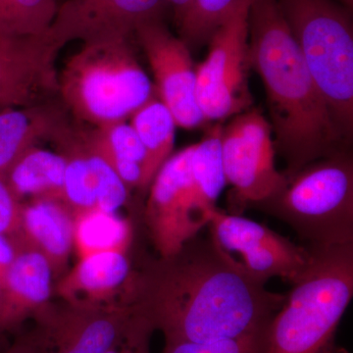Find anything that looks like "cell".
<instances>
[{
  "instance_id": "1",
  "label": "cell",
  "mask_w": 353,
  "mask_h": 353,
  "mask_svg": "<svg viewBox=\"0 0 353 353\" xmlns=\"http://www.w3.org/2000/svg\"><path fill=\"white\" fill-rule=\"evenodd\" d=\"M209 233L132 272L125 303L165 343H209L268 328L285 294L270 292Z\"/></svg>"
},
{
  "instance_id": "2",
  "label": "cell",
  "mask_w": 353,
  "mask_h": 353,
  "mask_svg": "<svg viewBox=\"0 0 353 353\" xmlns=\"http://www.w3.org/2000/svg\"><path fill=\"white\" fill-rule=\"evenodd\" d=\"M250 68L266 90L274 146L288 180L307 165L347 152V143L306 66L277 0H252L248 17Z\"/></svg>"
},
{
  "instance_id": "3",
  "label": "cell",
  "mask_w": 353,
  "mask_h": 353,
  "mask_svg": "<svg viewBox=\"0 0 353 353\" xmlns=\"http://www.w3.org/2000/svg\"><path fill=\"white\" fill-rule=\"evenodd\" d=\"M308 250L307 270L269 324L266 353H332L353 296V243Z\"/></svg>"
},
{
  "instance_id": "4",
  "label": "cell",
  "mask_w": 353,
  "mask_h": 353,
  "mask_svg": "<svg viewBox=\"0 0 353 353\" xmlns=\"http://www.w3.org/2000/svg\"><path fill=\"white\" fill-rule=\"evenodd\" d=\"M282 192L250 206L289 225L306 248L353 243V162L348 152L304 167Z\"/></svg>"
},
{
  "instance_id": "5",
  "label": "cell",
  "mask_w": 353,
  "mask_h": 353,
  "mask_svg": "<svg viewBox=\"0 0 353 353\" xmlns=\"http://www.w3.org/2000/svg\"><path fill=\"white\" fill-rule=\"evenodd\" d=\"M334 122L350 141L353 125V30L334 0H277Z\"/></svg>"
},
{
  "instance_id": "6",
  "label": "cell",
  "mask_w": 353,
  "mask_h": 353,
  "mask_svg": "<svg viewBox=\"0 0 353 353\" xmlns=\"http://www.w3.org/2000/svg\"><path fill=\"white\" fill-rule=\"evenodd\" d=\"M58 82L67 108L97 128L131 117L154 92L128 41L83 44Z\"/></svg>"
},
{
  "instance_id": "7",
  "label": "cell",
  "mask_w": 353,
  "mask_h": 353,
  "mask_svg": "<svg viewBox=\"0 0 353 353\" xmlns=\"http://www.w3.org/2000/svg\"><path fill=\"white\" fill-rule=\"evenodd\" d=\"M252 0H241L213 32L208 57L196 67V99L208 121L250 110L248 17Z\"/></svg>"
},
{
  "instance_id": "8",
  "label": "cell",
  "mask_w": 353,
  "mask_h": 353,
  "mask_svg": "<svg viewBox=\"0 0 353 353\" xmlns=\"http://www.w3.org/2000/svg\"><path fill=\"white\" fill-rule=\"evenodd\" d=\"M269 121L260 111L236 115L223 127L221 152L227 183L233 187L236 210L275 196L288 185L275 166V146Z\"/></svg>"
},
{
  "instance_id": "9",
  "label": "cell",
  "mask_w": 353,
  "mask_h": 353,
  "mask_svg": "<svg viewBox=\"0 0 353 353\" xmlns=\"http://www.w3.org/2000/svg\"><path fill=\"white\" fill-rule=\"evenodd\" d=\"M194 148V145L187 146L171 155L150 185L145 222L160 257L178 252L208 226L213 212L202 208L192 187L190 157Z\"/></svg>"
},
{
  "instance_id": "10",
  "label": "cell",
  "mask_w": 353,
  "mask_h": 353,
  "mask_svg": "<svg viewBox=\"0 0 353 353\" xmlns=\"http://www.w3.org/2000/svg\"><path fill=\"white\" fill-rule=\"evenodd\" d=\"M32 318L29 336L39 353H105L134 322L126 304L85 305L46 304Z\"/></svg>"
},
{
  "instance_id": "11",
  "label": "cell",
  "mask_w": 353,
  "mask_h": 353,
  "mask_svg": "<svg viewBox=\"0 0 353 353\" xmlns=\"http://www.w3.org/2000/svg\"><path fill=\"white\" fill-rule=\"evenodd\" d=\"M209 233L226 252L240 253L248 273L266 284L278 277L296 284L312 260L306 246L292 241L270 228L216 208L209 220Z\"/></svg>"
},
{
  "instance_id": "12",
  "label": "cell",
  "mask_w": 353,
  "mask_h": 353,
  "mask_svg": "<svg viewBox=\"0 0 353 353\" xmlns=\"http://www.w3.org/2000/svg\"><path fill=\"white\" fill-rule=\"evenodd\" d=\"M63 44L46 31L0 34V112L48 103L59 92L55 61Z\"/></svg>"
},
{
  "instance_id": "13",
  "label": "cell",
  "mask_w": 353,
  "mask_h": 353,
  "mask_svg": "<svg viewBox=\"0 0 353 353\" xmlns=\"http://www.w3.org/2000/svg\"><path fill=\"white\" fill-rule=\"evenodd\" d=\"M154 75L160 101L176 126L196 129L206 123L196 99V69L190 48L161 22L150 21L134 32Z\"/></svg>"
},
{
  "instance_id": "14",
  "label": "cell",
  "mask_w": 353,
  "mask_h": 353,
  "mask_svg": "<svg viewBox=\"0 0 353 353\" xmlns=\"http://www.w3.org/2000/svg\"><path fill=\"white\" fill-rule=\"evenodd\" d=\"M166 0H67L58 7L48 32L58 43L128 41L139 26L160 20Z\"/></svg>"
},
{
  "instance_id": "15",
  "label": "cell",
  "mask_w": 353,
  "mask_h": 353,
  "mask_svg": "<svg viewBox=\"0 0 353 353\" xmlns=\"http://www.w3.org/2000/svg\"><path fill=\"white\" fill-rule=\"evenodd\" d=\"M13 241L17 254L0 289V334L19 328L50 303L54 278L41 252Z\"/></svg>"
},
{
  "instance_id": "16",
  "label": "cell",
  "mask_w": 353,
  "mask_h": 353,
  "mask_svg": "<svg viewBox=\"0 0 353 353\" xmlns=\"http://www.w3.org/2000/svg\"><path fill=\"white\" fill-rule=\"evenodd\" d=\"M75 216L60 199H32L23 203L20 228L11 238L46 257L53 277L63 273L74 246Z\"/></svg>"
},
{
  "instance_id": "17",
  "label": "cell",
  "mask_w": 353,
  "mask_h": 353,
  "mask_svg": "<svg viewBox=\"0 0 353 353\" xmlns=\"http://www.w3.org/2000/svg\"><path fill=\"white\" fill-rule=\"evenodd\" d=\"M127 252L108 250L80 257L60 281L57 290L65 303L85 305H114L108 299L127 292L132 276Z\"/></svg>"
},
{
  "instance_id": "18",
  "label": "cell",
  "mask_w": 353,
  "mask_h": 353,
  "mask_svg": "<svg viewBox=\"0 0 353 353\" xmlns=\"http://www.w3.org/2000/svg\"><path fill=\"white\" fill-rule=\"evenodd\" d=\"M63 111L50 103L0 112V176L39 141H58L69 131Z\"/></svg>"
},
{
  "instance_id": "19",
  "label": "cell",
  "mask_w": 353,
  "mask_h": 353,
  "mask_svg": "<svg viewBox=\"0 0 353 353\" xmlns=\"http://www.w3.org/2000/svg\"><path fill=\"white\" fill-rule=\"evenodd\" d=\"M66 157L34 146L7 172L4 180L18 201L50 199L62 201Z\"/></svg>"
},
{
  "instance_id": "20",
  "label": "cell",
  "mask_w": 353,
  "mask_h": 353,
  "mask_svg": "<svg viewBox=\"0 0 353 353\" xmlns=\"http://www.w3.org/2000/svg\"><path fill=\"white\" fill-rule=\"evenodd\" d=\"M85 137L90 148L106 160L128 189L143 190L145 148L130 123L120 121L97 128Z\"/></svg>"
},
{
  "instance_id": "21",
  "label": "cell",
  "mask_w": 353,
  "mask_h": 353,
  "mask_svg": "<svg viewBox=\"0 0 353 353\" xmlns=\"http://www.w3.org/2000/svg\"><path fill=\"white\" fill-rule=\"evenodd\" d=\"M130 124L145 148L143 190H146L160 167L172 155L175 143V119L163 102L152 97L132 114Z\"/></svg>"
},
{
  "instance_id": "22",
  "label": "cell",
  "mask_w": 353,
  "mask_h": 353,
  "mask_svg": "<svg viewBox=\"0 0 353 353\" xmlns=\"http://www.w3.org/2000/svg\"><path fill=\"white\" fill-rule=\"evenodd\" d=\"M223 127L220 124L209 128L199 143H194L190 157V176L197 201L208 212L217 206L216 201L226 185L221 136Z\"/></svg>"
},
{
  "instance_id": "23",
  "label": "cell",
  "mask_w": 353,
  "mask_h": 353,
  "mask_svg": "<svg viewBox=\"0 0 353 353\" xmlns=\"http://www.w3.org/2000/svg\"><path fill=\"white\" fill-rule=\"evenodd\" d=\"M131 240V225L117 213L92 209L75 215L74 246L80 257L108 250L127 252Z\"/></svg>"
},
{
  "instance_id": "24",
  "label": "cell",
  "mask_w": 353,
  "mask_h": 353,
  "mask_svg": "<svg viewBox=\"0 0 353 353\" xmlns=\"http://www.w3.org/2000/svg\"><path fill=\"white\" fill-rule=\"evenodd\" d=\"M241 0H192L188 12L179 23L182 39L190 46L208 43L218 27Z\"/></svg>"
},
{
  "instance_id": "25",
  "label": "cell",
  "mask_w": 353,
  "mask_h": 353,
  "mask_svg": "<svg viewBox=\"0 0 353 353\" xmlns=\"http://www.w3.org/2000/svg\"><path fill=\"white\" fill-rule=\"evenodd\" d=\"M267 331L209 343H165L163 353H266Z\"/></svg>"
},
{
  "instance_id": "26",
  "label": "cell",
  "mask_w": 353,
  "mask_h": 353,
  "mask_svg": "<svg viewBox=\"0 0 353 353\" xmlns=\"http://www.w3.org/2000/svg\"><path fill=\"white\" fill-rule=\"evenodd\" d=\"M153 331L145 320L136 316L131 326L105 353H150V339Z\"/></svg>"
},
{
  "instance_id": "27",
  "label": "cell",
  "mask_w": 353,
  "mask_h": 353,
  "mask_svg": "<svg viewBox=\"0 0 353 353\" xmlns=\"http://www.w3.org/2000/svg\"><path fill=\"white\" fill-rule=\"evenodd\" d=\"M23 202L18 201L0 176V234L11 236L20 228Z\"/></svg>"
},
{
  "instance_id": "28",
  "label": "cell",
  "mask_w": 353,
  "mask_h": 353,
  "mask_svg": "<svg viewBox=\"0 0 353 353\" xmlns=\"http://www.w3.org/2000/svg\"><path fill=\"white\" fill-rule=\"evenodd\" d=\"M21 0H0V34L16 36Z\"/></svg>"
},
{
  "instance_id": "29",
  "label": "cell",
  "mask_w": 353,
  "mask_h": 353,
  "mask_svg": "<svg viewBox=\"0 0 353 353\" xmlns=\"http://www.w3.org/2000/svg\"><path fill=\"white\" fill-rule=\"evenodd\" d=\"M17 254V248L11 236L0 234V289L6 281L7 272Z\"/></svg>"
},
{
  "instance_id": "30",
  "label": "cell",
  "mask_w": 353,
  "mask_h": 353,
  "mask_svg": "<svg viewBox=\"0 0 353 353\" xmlns=\"http://www.w3.org/2000/svg\"><path fill=\"white\" fill-rule=\"evenodd\" d=\"M6 353H39L29 336L18 339Z\"/></svg>"
},
{
  "instance_id": "31",
  "label": "cell",
  "mask_w": 353,
  "mask_h": 353,
  "mask_svg": "<svg viewBox=\"0 0 353 353\" xmlns=\"http://www.w3.org/2000/svg\"><path fill=\"white\" fill-rule=\"evenodd\" d=\"M167 3L171 4L173 6L174 10H175L176 23L182 21L183 16L189 10L190 4H192V0H166Z\"/></svg>"
},
{
  "instance_id": "32",
  "label": "cell",
  "mask_w": 353,
  "mask_h": 353,
  "mask_svg": "<svg viewBox=\"0 0 353 353\" xmlns=\"http://www.w3.org/2000/svg\"><path fill=\"white\" fill-rule=\"evenodd\" d=\"M343 2V6L347 7V8H352L353 6V0H341Z\"/></svg>"
}]
</instances>
